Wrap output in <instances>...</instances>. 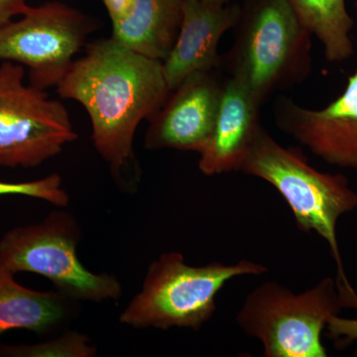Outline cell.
I'll use <instances>...</instances> for the list:
<instances>
[{
  "label": "cell",
  "mask_w": 357,
  "mask_h": 357,
  "mask_svg": "<svg viewBox=\"0 0 357 357\" xmlns=\"http://www.w3.org/2000/svg\"><path fill=\"white\" fill-rule=\"evenodd\" d=\"M56 86L61 98L76 100L88 112L93 146L116 175L135 161L138 126L156 114L171 93L161 61L112 36L86 44Z\"/></svg>",
  "instance_id": "6da1fadb"
},
{
  "label": "cell",
  "mask_w": 357,
  "mask_h": 357,
  "mask_svg": "<svg viewBox=\"0 0 357 357\" xmlns=\"http://www.w3.org/2000/svg\"><path fill=\"white\" fill-rule=\"evenodd\" d=\"M239 172L266 181L290 206L302 231H314L328 243L337 264L342 307L357 310V294L347 279L338 248L337 223L357 208V192L342 174L319 172L298 148H286L262 126L258 128Z\"/></svg>",
  "instance_id": "7a4b0ae2"
},
{
  "label": "cell",
  "mask_w": 357,
  "mask_h": 357,
  "mask_svg": "<svg viewBox=\"0 0 357 357\" xmlns=\"http://www.w3.org/2000/svg\"><path fill=\"white\" fill-rule=\"evenodd\" d=\"M234 28V43L222 64L261 105L311 75L312 34L289 0H255L243 8Z\"/></svg>",
  "instance_id": "3957f363"
},
{
  "label": "cell",
  "mask_w": 357,
  "mask_h": 357,
  "mask_svg": "<svg viewBox=\"0 0 357 357\" xmlns=\"http://www.w3.org/2000/svg\"><path fill=\"white\" fill-rule=\"evenodd\" d=\"M267 271L265 265L250 260L192 266L185 263L182 253H163L148 267L140 292L122 311L119 323L137 330H201L215 314L218 294L227 282Z\"/></svg>",
  "instance_id": "277c9868"
},
{
  "label": "cell",
  "mask_w": 357,
  "mask_h": 357,
  "mask_svg": "<svg viewBox=\"0 0 357 357\" xmlns=\"http://www.w3.org/2000/svg\"><path fill=\"white\" fill-rule=\"evenodd\" d=\"M337 282L331 277L300 294L267 281L248 294L236 323L257 338L266 357H326L321 333L342 309Z\"/></svg>",
  "instance_id": "5b68a950"
},
{
  "label": "cell",
  "mask_w": 357,
  "mask_h": 357,
  "mask_svg": "<svg viewBox=\"0 0 357 357\" xmlns=\"http://www.w3.org/2000/svg\"><path fill=\"white\" fill-rule=\"evenodd\" d=\"M62 208L42 222L8 230L0 239L2 261L15 274L41 275L72 301L121 299L122 287L116 277L93 273L79 261L77 246L81 227L74 215Z\"/></svg>",
  "instance_id": "8992f818"
},
{
  "label": "cell",
  "mask_w": 357,
  "mask_h": 357,
  "mask_svg": "<svg viewBox=\"0 0 357 357\" xmlns=\"http://www.w3.org/2000/svg\"><path fill=\"white\" fill-rule=\"evenodd\" d=\"M25 67L0 65V166L35 168L76 141L69 112L45 89L25 84Z\"/></svg>",
  "instance_id": "52a82bcc"
},
{
  "label": "cell",
  "mask_w": 357,
  "mask_h": 357,
  "mask_svg": "<svg viewBox=\"0 0 357 357\" xmlns=\"http://www.w3.org/2000/svg\"><path fill=\"white\" fill-rule=\"evenodd\" d=\"M98 27L95 18L64 2L30 6L0 27V60L27 68L29 84L37 88L57 86Z\"/></svg>",
  "instance_id": "ba28073f"
},
{
  "label": "cell",
  "mask_w": 357,
  "mask_h": 357,
  "mask_svg": "<svg viewBox=\"0 0 357 357\" xmlns=\"http://www.w3.org/2000/svg\"><path fill=\"white\" fill-rule=\"evenodd\" d=\"M277 128L314 156L342 168L357 171V70L344 93L325 109H310L288 98L274 105Z\"/></svg>",
  "instance_id": "9c48e42d"
},
{
  "label": "cell",
  "mask_w": 357,
  "mask_h": 357,
  "mask_svg": "<svg viewBox=\"0 0 357 357\" xmlns=\"http://www.w3.org/2000/svg\"><path fill=\"white\" fill-rule=\"evenodd\" d=\"M222 88L217 70H199L185 77L150 119L145 147L201 154L213 132Z\"/></svg>",
  "instance_id": "30bf717a"
},
{
  "label": "cell",
  "mask_w": 357,
  "mask_h": 357,
  "mask_svg": "<svg viewBox=\"0 0 357 357\" xmlns=\"http://www.w3.org/2000/svg\"><path fill=\"white\" fill-rule=\"evenodd\" d=\"M182 24L175 45L162 62L170 91L199 70H218L222 64L218 44L236 27L243 7L238 2L213 4L202 0H183Z\"/></svg>",
  "instance_id": "8fae6325"
},
{
  "label": "cell",
  "mask_w": 357,
  "mask_h": 357,
  "mask_svg": "<svg viewBox=\"0 0 357 357\" xmlns=\"http://www.w3.org/2000/svg\"><path fill=\"white\" fill-rule=\"evenodd\" d=\"M261 103L234 77L223 81L217 119L208 144L199 154L206 176L241 170L244 157L260 128Z\"/></svg>",
  "instance_id": "7c38bea8"
},
{
  "label": "cell",
  "mask_w": 357,
  "mask_h": 357,
  "mask_svg": "<svg viewBox=\"0 0 357 357\" xmlns=\"http://www.w3.org/2000/svg\"><path fill=\"white\" fill-rule=\"evenodd\" d=\"M183 0H134L128 13L112 25V37L140 55L163 62L182 24Z\"/></svg>",
  "instance_id": "4fadbf2b"
},
{
  "label": "cell",
  "mask_w": 357,
  "mask_h": 357,
  "mask_svg": "<svg viewBox=\"0 0 357 357\" xmlns=\"http://www.w3.org/2000/svg\"><path fill=\"white\" fill-rule=\"evenodd\" d=\"M0 258V337L13 330L46 333L69 317V298L58 291L41 292L20 285Z\"/></svg>",
  "instance_id": "5bb4252c"
},
{
  "label": "cell",
  "mask_w": 357,
  "mask_h": 357,
  "mask_svg": "<svg viewBox=\"0 0 357 357\" xmlns=\"http://www.w3.org/2000/svg\"><path fill=\"white\" fill-rule=\"evenodd\" d=\"M296 15L323 45L328 62L340 63L354 55L351 33L354 21L345 0H289Z\"/></svg>",
  "instance_id": "9a60e30c"
},
{
  "label": "cell",
  "mask_w": 357,
  "mask_h": 357,
  "mask_svg": "<svg viewBox=\"0 0 357 357\" xmlns=\"http://www.w3.org/2000/svg\"><path fill=\"white\" fill-rule=\"evenodd\" d=\"M96 347L91 344L89 338L77 333H68L43 344L0 347V356L13 357H91L96 356Z\"/></svg>",
  "instance_id": "2e32d148"
},
{
  "label": "cell",
  "mask_w": 357,
  "mask_h": 357,
  "mask_svg": "<svg viewBox=\"0 0 357 357\" xmlns=\"http://www.w3.org/2000/svg\"><path fill=\"white\" fill-rule=\"evenodd\" d=\"M24 196L41 199L57 206L66 208L70 203V196L63 188V180L58 174L26 182L0 181V197Z\"/></svg>",
  "instance_id": "e0dca14e"
},
{
  "label": "cell",
  "mask_w": 357,
  "mask_h": 357,
  "mask_svg": "<svg viewBox=\"0 0 357 357\" xmlns=\"http://www.w3.org/2000/svg\"><path fill=\"white\" fill-rule=\"evenodd\" d=\"M326 328L328 337L333 340H342L347 344L357 340V319L340 318V314L333 316L328 319Z\"/></svg>",
  "instance_id": "ac0fdd59"
},
{
  "label": "cell",
  "mask_w": 357,
  "mask_h": 357,
  "mask_svg": "<svg viewBox=\"0 0 357 357\" xmlns=\"http://www.w3.org/2000/svg\"><path fill=\"white\" fill-rule=\"evenodd\" d=\"M29 7L27 0H0V27L20 17Z\"/></svg>",
  "instance_id": "d6986e66"
},
{
  "label": "cell",
  "mask_w": 357,
  "mask_h": 357,
  "mask_svg": "<svg viewBox=\"0 0 357 357\" xmlns=\"http://www.w3.org/2000/svg\"><path fill=\"white\" fill-rule=\"evenodd\" d=\"M103 6L107 9L112 24L119 22L132 6L134 0H102Z\"/></svg>",
  "instance_id": "ffe728a7"
},
{
  "label": "cell",
  "mask_w": 357,
  "mask_h": 357,
  "mask_svg": "<svg viewBox=\"0 0 357 357\" xmlns=\"http://www.w3.org/2000/svg\"><path fill=\"white\" fill-rule=\"evenodd\" d=\"M202 1L213 4H229L234 3V2H238L239 0H202Z\"/></svg>",
  "instance_id": "44dd1931"
},
{
  "label": "cell",
  "mask_w": 357,
  "mask_h": 357,
  "mask_svg": "<svg viewBox=\"0 0 357 357\" xmlns=\"http://www.w3.org/2000/svg\"><path fill=\"white\" fill-rule=\"evenodd\" d=\"M356 8H357V0H356Z\"/></svg>",
  "instance_id": "7402d4cb"
}]
</instances>
